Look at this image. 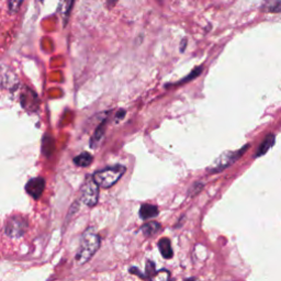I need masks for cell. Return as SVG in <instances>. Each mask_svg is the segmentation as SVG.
Listing matches in <instances>:
<instances>
[{
  "label": "cell",
  "mask_w": 281,
  "mask_h": 281,
  "mask_svg": "<svg viewBox=\"0 0 281 281\" xmlns=\"http://www.w3.org/2000/svg\"><path fill=\"white\" fill-rule=\"evenodd\" d=\"M99 246H100V237L92 230V227L87 228L80 238V246L76 255L77 264L84 265L89 262L99 249Z\"/></svg>",
  "instance_id": "cell-1"
},
{
  "label": "cell",
  "mask_w": 281,
  "mask_h": 281,
  "mask_svg": "<svg viewBox=\"0 0 281 281\" xmlns=\"http://www.w3.org/2000/svg\"><path fill=\"white\" fill-rule=\"evenodd\" d=\"M127 168L122 165H116L112 167H107L102 170H99L93 174L92 178L95 183L101 187V188H110L113 185H116L121 179V177L126 173Z\"/></svg>",
  "instance_id": "cell-2"
},
{
  "label": "cell",
  "mask_w": 281,
  "mask_h": 281,
  "mask_svg": "<svg viewBox=\"0 0 281 281\" xmlns=\"http://www.w3.org/2000/svg\"><path fill=\"white\" fill-rule=\"evenodd\" d=\"M28 227L29 223L27 218L20 214H15L7 220L6 226H4V232H6V235L9 237L18 238L24 235Z\"/></svg>",
  "instance_id": "cell-3"
},
{
  "label": "cell",
  "mask_w": 281,
  "mask_h": 281,
  "mask_svg": "<svg viewBox=\"0 0 281 281\" xmlns=\"http://www.w3.org/2000/svg\"><path fill=\"white\" fill-rule=\"evenodd\" d=\"M99 199V186L92 177H88L80 189V201L88 207H95Z\"/></svg>",
  "instance_id": "cell-4"
},
{
  "label": "cell",
  "mask_w": 281,
  "mask_h": 281,
  "mask_svg": "<svg viewBox=\"0 0 281 281\" xmlns=\"http://www.w3.org/2000/svg\"><path fill=\"white\" fill-rule=\"evenodd\" d=\"M246 148L247 146L237 150V152H227V153L222 154L220 157H217L214 160V163L210 166L209 173H218V171L227 168L228 166L241 157V155H243V153L245 152Z\"/></svg>",
  "instance_id": "cell-5"
},
{
  "label": "cell",
  "mask_w": 281,
  "mask_h": 281,
  "mask_svg": "<svg viewBox=\"0 0 281 281\" xmlns=\"http://www.w3.org/2000/svg\"><path fill=\"white\" fill-rule=\"evenodd\" d=\"M45 189V179L42 177H36L28 181L25 185V190L35 200H39Z\"/></svg>",
  "instance_id": "cell-6"
},
{
  "label": "cell",
  "mask_w": 281,
  "mask_h": 281,
  "mask_svg": "<svg viewBox=\"0 0 281 281\" xmlns=\"http://www.w3.org/2000/svg\"><path fill=\"white\" fill-rule=\"evenodd\" d=\"M21 103L25 109L34 110V109H36V106H38L39 100L33 91L27 89V91H24L21 95Z\"/></svg>",
  "instance_id": "cell-7"
},
{
  "label": "cell",
  "mask_w": 281,
  "mask_h": 281,
  "mask_svg": "<svg viewBox=\"0 0 281 281\" xmlns=\"http://www.w3.org/2000/svg\"><path fill=\"white\" fill-rule=\"evenodd\" d=\"M158 208L154 205H143L140 209V217L142 220H149V218H154L158 215Z\"/></svg>",
  "instance_id": "cell-8"
},
{
  "label": "cell",
  "mask_w": 281,
  "mask_h": 281,
  "mask_svg": "<svg viewBox=\"0 0 281 281\" xmlns=\"http://www.w3.org/2000/svg\"><path fill=\"white\" fill-rule=\"evenodd\" d=\"M158 249H159V253L165 259H170L173 258L174 256V252H173V248H171V244L169 238L167 237H163L162 239H159L158 242Z\"/></svg>",
  "instance_id": "cell-9"
},
{
  "label": "cell",
  "mask_w": 281,
  "mask_h": 281,
  "mask_svg": "<svg viewBox=\"0 0 281 281\" xmlns=\"http://www.w3.org/2000/svg\"><path fill=\"white\" fill-rule=\"evenodd\" d=\"M160 224L156 221H150L145 223V224L140 227V231L144 234L145 237H150L153 235H156L160 231Z\"/></svg>",
  "instance_id": "cell-10"
},
{
  "label": "cell",
  "mask_w": 281,
  "mask_h": 281,
  "mask_svg": "<svg viewBox=\"0 0 281 281\" xmlns=\"http://www.w3.org/2000/svg\"><path fill=\"white\" fill-rule=\"evenodd\" d=\"M262 9L265 12L279 13L281 12V0H265Z\"/></svg>",
  "instance_id": "cell-11"
},
{
  "label": "cell",
  "mask_w": 281,
  "mask_h": 281,
  "mask_svg": "<svg viewBox=\"0 0 281 281\" xmlns=\"http://www.w3.org/2000/svg\"><path fill=\"white\" fill-rule=\"evenodd\" d=\"M274 144H275V137L273 134H270L262 143V145H259V148L256 153V157H259V156H263L266 154L268 150L273 147Z\"/></svg>",
  "instance_id": "cell-12"
},
{
  "label": "cell",
  "mask_w": 281,
  "mask_h": 281,
  "mask_svg": "<svg viewBox=\"0 0 281 281\" xmlns=\"http://www.w3.org/2000/svg\"><path fill=\"white\" fill-rule=\"evenodd\" d=\"M105 124H106V121H103L100 126L97 128L95 133H93V137L90 140V145L92 148H95L97 145L101 142L103 135H105Z\"/></svg>",
  "instance_id": "cell-13"
},
{
  "label": "cell",
  "mask_w": 281,
  "mask_h": 281,
  "mask_svg": "<svg viewBox=\"0 0 281 281\" xmlns=\"http://www.w3.org/2000/svg\"><path fill=\"white\" fill-rule=\"evenodd\" d=\"M72 3L74 0H60V7H59V12L65 19V21L69 18V14L71 10Z\"/></svg>",
  "instance_id": "cell-14"
},
{
  "label": "cell",
  "mask_w": 281,
  "mask_h": 281,
  "mask_svg": "<svg viewBox=\"0 0 281 281\" xmlns=\"http://www.w3.org/2000/svg\"><path fill=\"white\" fill-rule=\"evenodd\" d=\"M93 157L89 153H81L74 158V163L79 167H88L92 163Z\"/></svg>",
  "instance_id": "cell-15"
},
{
  "label": "cell",
  "mask_w": 281,
  "mask_h": 281,
  "mask_svg": "<svg viewBox=\"0 0 281 281\" xmlns=\"http://www.w3.org/2000/svg\"><path fill=\"white\" fill-rule=\"evenodd\" d=\"M170 278V273L168 270L163 269V270H159V272L156 273L150 281H169Z\"/></svg>",
  "instance_id": "cell-16"
},
{
  "label": "cell",
  "mask_w": 281,
  "mask_h": 281,
  "mask_svg": "<svg viewBox=\"0 0 281 281\" xmlns=\"http://www.w3.org/2000/svg\"><path fill=\"white\" fill-rule=\"evenodd\" d=\"M24 0H8V9L10 13H17L21 8Z\"/></svg>",
  "instance_id": "cell-17"
},
{
  "label": "cell",
  "mask_w": 281,
  "mask_h": 281,
  "mask_svg": "<svg viewBox=\"0 0 281 281\" xmlns=\"http://www.w3.org/2000/svg\"><path fill=\"white\" fill-rule=\"evenodd\" d=\"M53 148H54V140L52 139L45 138L43 140V153L46 156H49L51 155L52 152H53Z\"/></svg>",
  "instance_id": "cell-18"
},
{
  "label": "cell",
  "mask_w": 281,
  "mask_h": 281,
  "mask_svg": "<svg viewBox=\"0 0 281 281\" xmlns=\"http://www.w3.org/2000/svg\"><path fill=\"white\" fill-rule=\"evenodd\" d=\"M155 275V264L150 260H147L146 264V270H145V276H146V279H152L153 276Z\"/></svg>",
  "instance_id": "cell-19"
},
{
  "label": "cell",
  "mask_w": 281,
  "mask_h": 281,
  "mask_svg": "<svg viewBox=\"0 0 281 281\" xmlns=\"http://www.w3.org/2000/svg\"><path fill=\"white\" fill-rule=\"evenodd\" d=\"M202 188H204V184H201V183H197V184H195L194 186H192V188L189 190V194H190L191 196L197 195L198 192H199Z\"/></svg>",
  "instance_id": "cell-20"
},
{
  "label": "cell",
  "mask_w": 281,
  "mask_h": 281,
  "mask_svg": "<svg viewBox=\"0 0 281 281\" xmlns=\"http://www.w3.org/2000/svg\"><path fill=\"white\" fill-rule=\"evenodd\" d=\"M130 273L133 274V275H138L139 277H140V278H145V279H146V276H145V274H140V270H139L138 268H135V267H131V268H130Z\"/></svg>",
  "instance_id": "cell-21"
},
{
  "label": "cell",
  "mask_w": 281,
  "mask_h": 281,
  "mask_svg": "<svg viewBox=\"0 0 281 281\" xmlns=\"http://www.w3.org/2000/svg\"><path fill=\"white\" fill-rule=\"evenodd\" d=\"M124 116H126V112H124V111H120V112L117 114V119H118V120H121V118H123Z\"/></svg>",
  "instance_id": "cell-22"
},
{
  "label": "cell",
  "mask_w": 281,
  "mask_h": 281,
  "mask_svg": "<svg viewBox=\"0 0 281 281\" xmlns=\"http://www.w3.org/2000/svg\"><path fill=\"white\" fill-rule=\"evenodd\" d=\"M186 44H187V41L186 40H184L183 41V44H181V52H184L185 51V46H186Z\"/></svg>",
  "instance_id": "cell-23"
},
{
  "label": "cell",
  "mask_w": 281,
  "mask_h": 281,
  "mask_svg": "<svg viewBox=\"0 0 281 281\" xmlns=\"http://www.w3.org/2000/svg\"><path fill=\"white\" fill-rule=\"evenodd\" d=\"M185 281H197V279H195V278H189V279H185Z\"/></svg>",
  "instance_id": "cell-24"
}]
</instances>
